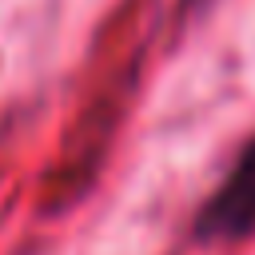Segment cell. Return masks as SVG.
Returning a JSON list of instances; mask_svg holds the SVG:
<instances>
[{
    "mask_svg": "<svg viewBox=\"0 0 255 255\" xmlns=\"http://www.w3.org/2000/svg\"><path fill=\"white\" fill-rule=\"evenodd\" d=\"M247 235H255V135L191 215L195 243H235Z\"/></svg>",
    "mask_w": 255,
    "mask_h": 255,
    "instance_id": "obj_1",
    "label": "cell"
}]
</instances>
